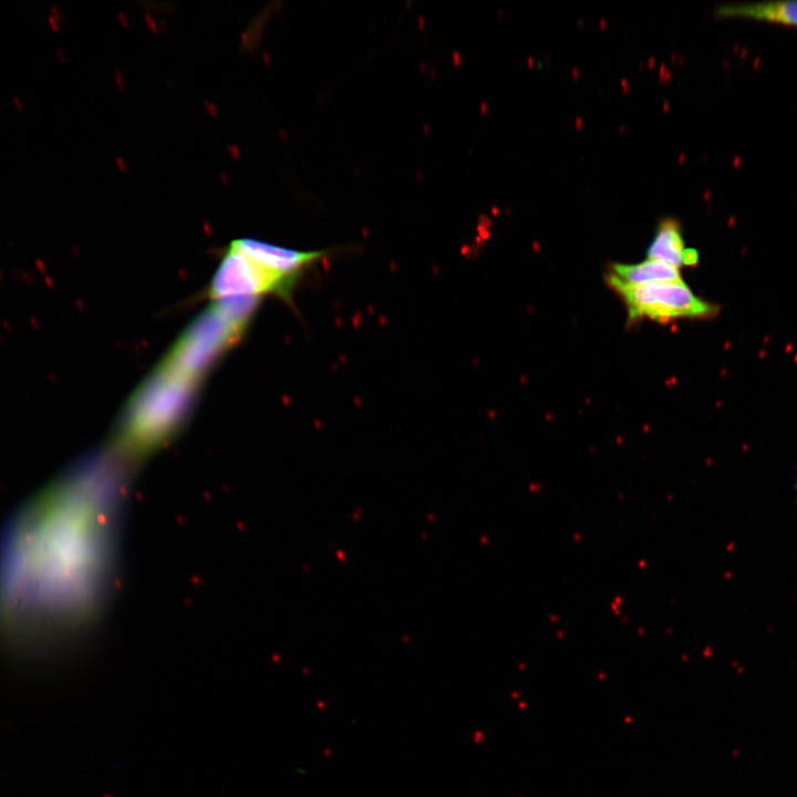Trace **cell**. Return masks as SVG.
<instances>
[{
	"label": "cell",
	"mask_w": 797,
	"mask_h": 797,
	"mask_svg": "<svg viewBox=\"0 0 797 797\" xmlns=\"http://www.w3.org/2000/svg\"><path fill=\"white\" fill-rule=\"evenodd\" d=\"M112 453L73 465L0 535V635L13 651H52L94 621L110 593L124 496Z\"/></svg>",
	"instance_id": "obj_1"
},
{
	"label": "cell",
	"mask_w": 797,
	"mask_h": 797,
	"mask_svg": "<svg viewBox=\"0 0 797 797\" xmlns=\"http://www.w3.org/2000/svg\"><path fill=\"white\" fill-rule=\"evenodd\" d=\"M200 384L156 368L125 406L114 442L116 456L139 460L166 444L185 424Z\"/></svg>",
	"instance_id": "obj_2"
},
{
	"label": "cell",
	"mask_w": 797,
	"mask_h": 797,
	"mask_svg": "<svg viewBox=\"0 0 797 797\" xmlns=\"http://www.w3.org/2000/svg\"><path fill=\"white\" fill-rule=\"evenodd\" d=\"M245 332L211 303L185 329L156 368L201 383L213 364Z\"/></svg>",
	"instance_id": "obj_3"
},
{
	"label": "cell",
	"mask_w": 797,
	"mask_h": 797,
	"mask_svg": "<svg viewBox=\"0 0 797 797\" xmlns=\"http://www.w3.org/2000/svg\"><path fill=\"white\" fill-rule=\"evenodd\" d=\"M607 282L622 298L630 320L707 319L718 311L715 304L696 297L683 280L623 284L607 278Z\"/></svg>",
	"instance_id": "obj_4"
},
{
	"label": "cell",
	"mask_w": 797,
	"mask_h": 797,
	"mask_svg": "<svg viewBox=\"0 0 797 797\" xmlns=\"http://www.w3.org/2000/svg\"><path fill=\"white\" fill-rule=\"evenodd\" d=\"M297 284L252 261L246 255L229 246L224 250L221 261L207 288L210 301L240 297L275 294L291 303Z\"/></svg>",
	"instance_id": "obj_5"
},
{
	"label": "cell",
	"mask_w": 797,
	"mask_h": 797,
	"mask_svg": "<svg viewBox=\"0 0 797 797\" xmlns=\"http://www.w3.org/2000/svg\"><path fill=\"white\" fill-rule=\"evenodd\" d=\"M230 245L265 269L296 284L308 269L328 253L327 250L300 251L283 248L251 238L236 239Z\"/></svg>",
	"instance_id": "obj_6"
},
{
	"label": "cell",
	"mask_w": 797,
	"mask_h": 797,
	"mask_svg": "<svg viewBox=\"0 0 797 797\" xmlns=\"http://www.w3.org/2000/svg\"><path fill=\"white\" fill-rule=\"evenodd\" d=\"M646 256L648 259L661 260L676 268L698 263L697 251L684 246L681 226L674 219H664L659 224Z\"/></svg>",
	"instance_id": "obj_7"
},
{
	"label": "cell",
	"mask_w": 797,
	"mask_h": 797,
	"mask_svg": "<svg viewBox=\"0 0 797 797\" xmlns=\"http://www.w3.org/2000/svg\"><path fill=\"white\" fill-rule=\"evenodd\" d=\"M715 15L748 18L797 27V0L723 4L716 8Z\"/></svg>",
	"instance_id": "obj_8"
},
{
	"label": "cell",
	"mask_w": 797,
	"mask_h": 797,
	"mask_svg": "<svg viewBox=\"0 0 797 797\" xmlns=\"http://www.w3.org/2000/svg\"><path fill=\"white\" fill-rule=\"evenodd\" d=\"M607 278L623 284L682 280L679 268L655 259H646L634 265L614 263Z\"/></svg>",
	"instance_id": "obj_9"
},
{
	"label": "cell",
	"mask_w": 797,
	"mask_h": 797,
	"mask_svg": "<svg viewBox=\"0 0 797 797\" xmlns=\"http://www.w3.org/2000/svg\"><path fill=\"white\" fill-rule=\"evenodd\" d=\"M12 101H13V104H14V106L17 107V110H18L19 112H23V111H24V105H23L22 101L20 100V97H18L17 95H14V96L12 97Z\"/></svg>",
	"instance_id": "obj_10"
},
{
	"label": "cell",
	"mask_w": 797,
	"mask_h": 797,
	"mask_svg": "<svg viewBox=\"0 0 797 797\" xmlns=\"http://www.w3.org/2000/svg\"><path fill=\"white\" fill-rule=\"evenodd\" d=\"M48 20H49L51 27L53 28V30L56 31V30H58L56 19H55L52 14H50V15L48 17Z\"/></svg>",
	"instance_id": "obj_11"
},
{
	"label": "cell",
	"mask_w": 797,
	"mask_h": 797,
	"mask_svg": "<svg viewBox=\"0 0 797 797\" xmlns=\"http://www.w3.org/2000/svg\"><path fill=\"white\" fill-rule=\"evenodd\" d=\"M51 10H52V15H53L55 19H60V13H59V10H58L56 6H54V4L51 6Z\"/></svg>",
	"instance_id": "obj_12"
}]
</instances>
